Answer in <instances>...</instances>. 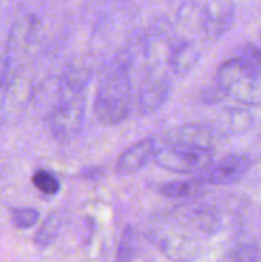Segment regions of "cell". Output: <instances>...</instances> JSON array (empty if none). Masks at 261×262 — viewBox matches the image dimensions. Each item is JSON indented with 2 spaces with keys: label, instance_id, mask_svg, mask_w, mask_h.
I'll return each mask as SVG.
<instances>
[{
  "label": "cell",
  "instance_id": "cell-1",
  "mask_svg": "<svg viewBox=\"0 0 261 262\" xmlns=\"http://www.w3.org/2000/svg\"><path fill=\"white\" fill-rule=\"evenodd\" d=\"M128 68V60L115 57L103 66L98 77L94 98V114L95 118L105 126L120 124L132 111L134 97Z\"/></svg>",
  "mask_w": 261,
  "mask_h": 262
},
{
  "label": "cell",
  "instance_id": "cell-2",
  "mask_svg": "<svg viewBox=\"0 0 261 262\" xmlns=\"http://www.w3.org/2000/svg\"><path fill=\"white\" fill-rule=\"evenodd\" d=\"M85 74H68L60 86L57 103L49 115V127L57 138H71L77 135L85 123Z\"/></svg>",
  "mask_w": 261,
  "mask_h": 262
},
{
  "label": "cell",
  "instance_id": "cell-3",
  "mask_svg": "<svg viewBox=\"0 0 261 262\" xmlns=\"http://www.w3.org/2000/svg\"><path fill=\"white\" fill-rule=\"evenodd\" d=\"M215 80L223 95L246 106L261 104V68L249 57L240 54L223 61L217 69Z\"/></svg>",
  "mask_w": 261,
  "mask_h": 262
},
{
  "label": "cell",
  "instance_id": "cell-4",
  "mask_svg": "<svg viewBox=\"0 0 261 262\" xmlns=\"http://www.w3.org/2000/svg\"><path fill=\"white\" fill-rule=\"evenodd\" d=\"M220 135L222 134L212 126L202 123H185L165 129V132L162 134V140L169 147L212 154L222 143Z\"/></svg>",
  "mask_w": 261,
  "mask_h": 262
},
{
  "label": "cell",
  "instance_id": "cell-5",
  "mask_svg": "<svg viewBox=\"0 0 261 262\" xmlns=\"http://www.w3.org/2000/svg\"><path fill=\"white\" fill-rule=\"evenodd\" d=\"M151 235L158 249L172 261L188 262L198 256V241L192 235L185 233V229L178 223L163 220L162 224L151 230Z\"/></svg>",
  "mask_w": 261,
  "mask_h": 262
},
{
  "label": "cell",
  "instance_id": "cell-6",
  "mask_svg": "<svg viewBox=\"0 0 261 262\" xmlns=\"http://www.w3.org/2000/svg\"><path fill=\"white\" fill-rule=\"evenodd\" d=\"M251 158L242 154H229L218 161H211L198 175L206 184L231 186L245 178L251 169Z\"/></svg>",
  "mask_w": 261,
  "mask_h": 262
},
{
  "label": "cell",
  "instance_id": "cell-7",
  "mask_svg": "<svg viewBox=\"0 0 261 262\" xmlns=\"http://www.w3.org/2000/svg\"><path fill=\"white\" fill-rule=\"evenodd\" d=\"M211 155L212 154L192 152V150L168 146L157 150L154 157V163L162 169L175 173H194V172H202L211 163Z\"/></svg>",
  "mask_w": 261,
  "mask_h": 262
},
{
  "label": "cell",
  "instance_id": "cell-8",
  "mask_svg": "<svg viewBox=\"0 0 261 262\" xmlns=\"http://www.w3.org/2000/svg\"><path fill=\"white\" fill-rule=\"evenodd\" d=\"M235 18V6L226 0L206 2L200 12L202 29L209 38H218L229 31Z\"/></svg>",
  "mask_w": 261,
  "mask_h": 262
},
{
  "label": "cell",
  "instance_id": "cell-9",
  "mask_svg": "<svg viewBox=\"0 0 261 262\" xmlns=\"http://www.w3.org/2000/svg\"><path fill=\"white\" fill-rule=\"evenodd\" d=\"M157 146L154 138H143L134 144H131L128 149H125L115 164V169L122 175H131L138 170H142L149 161H154V157L157 154Z\"/></svg>",
  "mask_w": 261,
  "mask_h": 262
},
{
  "label": "cell",
  "instance_id": "cell-10",
  "mask_svg": "<svg viewBox=\"0 0 261 262\" xmlns=\"http://www.w3.org/2000/svg\"><path fill=\"white\" fill-rule=\"evenodd\" d=\"M171 83L165 75L148 77L137 94V109L142 115L154 114L169 97Z\"/></svg>",
  "mask_w": 261,
  "mask_h": 262
},
{
  "label": "cell",
  "instance_id": "cell-11",
  "mask_svg": "<svg viewBox=\"0 0 261 262\" xmlns=\"http://www.w3.org/2000/svg\"><path fill=\"white\" fill-rule=\"evenodd\" d=\"M200 49L194 41H180L169 52V64L177 75H188L200 60Z\"/></svg>",
  "mask_w": 261,
  "mask_h": 262
},
{
  "label": "cell",
  "instance_id": "cell-12",
  "mask_svg": "<svg viewBox=\"0 0 261 262\" xmlns=\"http://www.w3.org/2000/svg\"><path fill=\"white\" fill-rule=\"evenodd\" d=\"M208 187L206 183H203L200 178H191V180H180V181H171L163 184L158 192L171 200H197L206 193Z\"/></svg>",
  "mask_w": 261,
  "mask_h": 262
},
{
  "label": "cell",
  "instance_id": "cell-13",
  "mask_svg": "<svg viewBox=\"0 0 261 262\" xmlns=\"http://www.w3.org/2000/svg\"><path fill=\"white\" fill-rule=\"evenodd\" d=\"M261 250L254 243H245L232 247L222 258V262H260Z\"/></svg>",
  "mask_w": 261,
  "mask_h": 262
},
{
  "label": "cell",
  "instance_id": "cell-14",
  "mask_svg": "<svg viewBox=\"0 0 261 262\" xmlns=\"http://www.w3.org/2000/svg\"><path fill=\"white\" fill-rule=\"evenodd\" d=\"M137 253V233L132 226H126L117 247L115 262H132Z\"/></svg>",
  "mask_w": 261,
  "mask_h": 262
},
{
  "label": "cell",
  "instance_id": "cell-15",
  "mask_svg": "<svg viewBox=\"0 0 261 262\" xmlns=\"http://www.w3.org/2000/svg\"><path fill=\"white\" fill-rule=\"evenodd\" d=\"M31 180H32L34 187L40 193H43V195L52 196V195H57L58 190H60V181H58V178L52 172H49L46 169L35 170Z\"/></svg>",
  "mask_w": 261,
  "mask_h": 262
},
{
  "label": "cell",
  "instance_id": "cell-16",
  "mask_svg": "<svg viewBox=\"0 0 261 262\" xmlns=\"http://www.w3.org/2000/svg\"><path fill=\"white\" fill-rule=\"evenodd\" d=\"M11 220L17 229L26 230L37 224L40 220V212L34 207H14L11 209Z\"/></svg>",
  "mask_w": 261,
  "mask_h": 262
},
{
  "label": "cell",
  "instance_id": "cell-17",
  "mask_svg": "<svg viewBox=\"0 0 261 262\" xmlns=\"http://www.w3.org/2000/svg\"><path fill=\"white\" fill-rule=\"evenodd\" d=\"M60 229V220L57 216H49L45 224L40 227V230L35 235V243L40 247H46L48 244H51L54 241V238L57 236V232Z\"/></svg>",
  "mask_w": 261,
  "mask_h": 262
},
{
  "label": "cell",
  "instance_id": "cell-18",
  "mask_svg": "<svg viewBox=\"0 0 261 262\" xmlns=\"http://www.w3.org/2000/svg\"><path fill=\"white\" fill-rule=\"evenodd\" d=\"M231 126L238 130V129H246L251 123H252V117L249 112H246L245 109H231Z\"/></svg>",
  "mask_w": 261,
  "mask_h": 262
},
{
  "label": "cell",
  "instance_id": "cell-19",
  "mask_svg": "<svg viewBox=\"0 0 261 262\" xmlns=\"http://www.w3.org/2000/svg\"><path fill=\"white\" fill-rule=\"evenodd\" d=\"M242 55H246V57H249L251 60H254L258 66L261 68V49H258L257 46H252V45H248L242 52H240Z\"/></svg>",
  "mask_w": 261,
  "mask_h": 262
}]
</instances>
